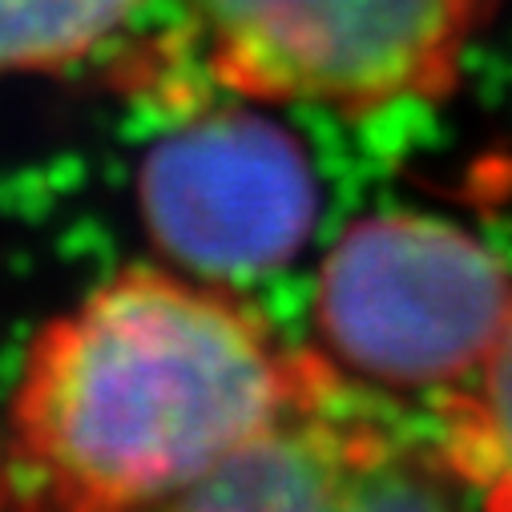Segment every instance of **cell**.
<instances>
[{
  "label": "cell",
  "instance_id": "obj_1",
  "mask_svg": "<svg viewBox=\"0 0 512 512\" xmlns=\"http://www.w3.org/2000/svg\"><path fill=\"white\" fill-rule=\"evenodd\" d=\"M323 371L230 287L125 267L29 339L5 464L33 512H146L259 444Z\"/></svg>",
  "mask_w": 512,
  "mask_h": 512
},
{
  "label": "cell",
  "instance_id": "obj_2",
  "mask_svg": "<svg viewBox=\"0 0 512 512\" xmlns=\"http://www.w3.org/2000/svg\"><path fill=\"white\" fill-rule=\"evenodd\" d=\"M512 315V267L432 214L351 222L319 271V335L347 375L448 396L484 367Z\"/></svg>",
  "mask_w": 512,
  "mask_h": 512
},
{
  "label": "cell",
  "instance_id": "obj_3",
  "mask_svg": "<svg viewBox=\"0 0 512 512\" xmlns=\"http://www.w3.org/2000/svg\"><path fill=\"white\" fill-rule=\"evenodd\" d=\"M492 0H186L214 85L347 117L440 101Z\"/></svg>",
  "mask_w": 512,
  "mask_h": 512
},
{
  "label": "cell",
  "instance_id": "obj_4",
  "mask_svg": "<svg viewBox=\"0 0 512 512\" xmlns=\"http://www.w3.org/2000/svg\"><path fill=\"white\" fill-rule=\"evenodd\" d=\"M436 440L379 412L331 359L311 396L259 444L146 512H460Z\"/></svg>",
  "mask_w": 512,
  "mask_h": 512
},
{
  "label": "cell",
  "instance_id": "obj_5",
  "mask_svg": "<svg viewBox=\"0 0 512 512\" xmlns=\"http://www.w3.org/2000/svg\"><path fill=\"white\" fill-rule=\"evenodd\" d=\"M142 210L178 267L226 283L271 271L303 246L315 222V174L275 121L198 117L150 150Z\"/></svg>",
  "mask_w": 512,
  "mask_h": 512
},
{
  "label": "cell",
  "instance_id": "obj_6",
  "mask_svg": "<svg viewBox=\"0 0 512 512\" xmlns=\"http://www.w3.org/2000/svg\"><path fill=\"white\" fill-rule=\"evenodd\" d=\"M436 448L460 488L488 512H512V315L484 367L436 400Z\"/></svg>",
  "mask_w": 512,
  "mask_h": 512
},
{
  "label": "cell",
  "instance_id": "obj_7",
  "mask_svg": "<svg viewBox=\"0 0 512 512\" xmlns=\"http://www.w3.org/2000/svg\"><path fill=\"white\" fill-rule=\"evenodd\" d=\"M146 0H0V73H53L109 45Z\"/></svg>",
  "mask_w": 512,
  "mask_h": 512
},
{
  "label": "cell",
  "instance_id": "obj_8",
  "mask_svg": "<svg viewBox=\"0 0 512 512\" xmlns=\"http://www.w3.org/2000/svg\"><path fill=\"white\" fill-rule=\"evenodd\" d=\"M0 512H33L29 496H25V492H21V484L13 480L9 464L0 468Z\"/></svg>",
  "mask_w": 512,
  "mask_h": 512
}]
</instances>
